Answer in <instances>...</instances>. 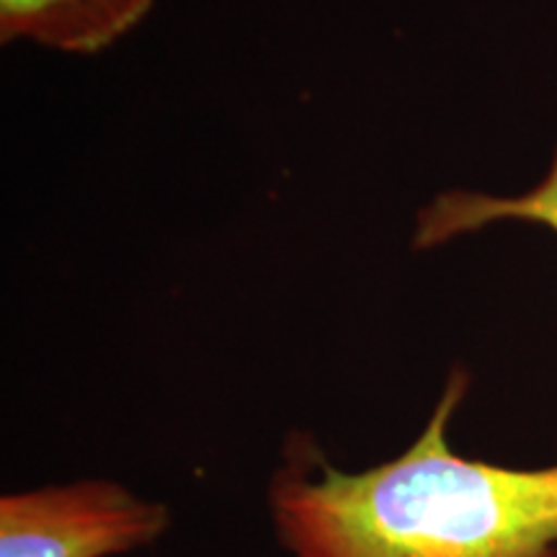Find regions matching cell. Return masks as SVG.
<instances>
[{"label":"cell","instance_id":"cell-1","mask_svg":"<svg viewBox=\"0 0 557 557\" xmlns=\"http://www.w3.org/2000/svg\"><path fill=\"white\" fill-rule=\"evenodd\" d=\"M468 387L451 372L421 436L377 468L344 472L297 436L269 491L289 555L557 557V465L513 470L451 449Z\"/></svg>","mask_w":557,"mask_h":557},{"label":"cell","instance_id":"cell-2","mask_svg":"<svg viewBox=\"0 0 557 557\" xmlns=\"http://www.w3.org/2000/svg\"><path fill=\"white\" fill-rule=\"evenodd\" d=\"M171 524L152 504L109 480H81L0 498V557H111L150 545Z\"/></svg>","mask_w":557,"mask_h":557},{"label":"cell","instance_id":"cell-3","mask_svg":"<svg viewBox=\"0 0 557 557\" xmlns=\"http://www.w3.org/2000/svg\"><path fill=\"white\" fill-rule=\"evenodd\" d=\"M156 0H0V39L99 54L137 29Z\"/></svg>","mask_w":557,"mask_h":557},{"label":"cell","instance_id":"cell-4","mask_svg":"<svg viewBox=\"0 0 557 557\" xmlns=\"http://www.w3.org/2000/svg\"><path fill=\"white\" fill-rule=\"evenodd\" d=\"M506 220L534 222L557 233V150L547 176L521 197H487L475 191H449L436 197L418 214L413 246L434 248Z\"/></svg>","mask_w":557,"mask_h":557}]
</instances>
